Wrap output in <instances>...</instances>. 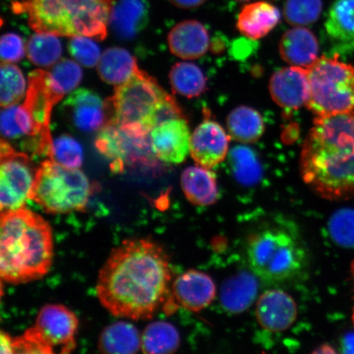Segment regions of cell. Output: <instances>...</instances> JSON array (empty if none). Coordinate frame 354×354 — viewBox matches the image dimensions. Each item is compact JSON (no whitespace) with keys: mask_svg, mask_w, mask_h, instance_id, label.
Returning a JSON list of instances; mask_svg holds the SVG:
<instances>
[{"mask_svg":"<svg viewBox=\"0 0 354 354\" xmlns=\"http://www.w3.org/2000/svg\"><path fill=\"white\" fill-rule=\"evenodd\" d=\"M171 279L165 250L149 239H132L111 252L99 273L97 295L114 317L150 319L165 302Z\"/></svg>","mask_w":354,"mask_h":354,"instance_id":"6da1fadb","label":"cell"},{"mask_svg":"<svg viewBox=\"0 0 354 354\" xmlns=\"http://www.w3.org/2000/svg\"><path fill=\"white\" fill-rule=\"evenodd\" d=\"M300 171L320 197L354 198V111L316 117L301 152Z\"/></svg>","mask_w":354,"mask_h":354,"instance_id":"7a4b0ae2","label":"cell"},{"mask_svg":"<svg viewBox=\"0 0 354 354\" xmlns=\"http://www.w3.org/2000/svg\"><path fill=\"white\" fill-rule=\"evenodd\" d=\"M52 229L41 216L26 209L1 212L0 275L11 284L39 280L50 271Z\"/></svg>","mask_w":354,"mask_h":354,"instance_id":"3957f363","label":"cell"},{"mask_svg":"<svg viewBox=\"0 0 354 354\" xmlns=\"http://www.w3.org/2000/svg\"><path fill=\"white\" fill-rule=\"evenodd\" d=\"M114 0H21L12 11L25 13L35 32L57 37H107Z\"/></svg>","mask_w":354,"mask_h":354,"instance_id":"277c9868","label":"cell"},{"mask_svg":"<svg viewBox=\"0 0 354 354\" xmlns=\"http://www.w3.org/2000/svg\"><path fill=\"white\" fill-rule=\"evenodd\" d=\"M174 98L156 80L140 68L130 80L115 88L105 101L108 122L140 136L150 135L160 122L162 111Z\"/></svg>","mask_w":354,"mask_h":354,"instance_id":"5b68a950","label":"cell"},{"mask_svg":"<svg viewBox=\"0 0 354 354\" xmlns=\"http://www.w3.org/2000/svg\"><path fill=\"white\" fill-rule=\"evenodd\" d=\"M246 256L255 275L266 282H286L299 276L306 266L307 254L291 230L269 227L250 234Z\"/></svg>","mask_w":354,"mask_h":354,"instance_id":"8992f818","label":"cell"},{"mask_svg":"<svg viewBox=\"0 0 354 354\" xmlns=\"http://www.w3.org/2000/svg\"><path fill=\"white\" fill-rule=\"evenodd\" d=\"M91 194L90 180L79 168L48 158L35 171L30 198L48 214H69L85 209Z\"/></svg>","mask_w":354,"mask_h":354,"instance_id":"52a82bcc","label":"cell"},{"mask_svg":"<svg viewBox=\"0 0 354 354\" xmlns=\"http://www.w3.org/2000/svg\"><path fill=\"white\" fill-rule=\"evenodd\" d=\"M307 69L310 97L308 109L316 116L354 111V66L337 55L322 56Z\"/></svg>","mask_w":354,"mask_h":354,"instance_id":"ba28073f","label":"cell"},{"mask_svg":"<svg viewBox=\"0 0 354 354\" xmlns=\"http://www.w3.org/2000/svg\"><path fill=\"white\" fill-rule=\"evenodd\" d=\"M95 140L98 151L111 161V169L121 172L126 167H157L150 135L140 136L107 122Z\"/></svg>","mask_w":354,"mask_h":354,"instance_id":"9c48e42d","label":"cell"},{"mask_svg":"<svg viewBox=\"0 0 354 354\" xmlns=\"http://www.w3.org/2000/svg\"><path fill=\"white\" fill-rule=\"evenodd\" d=\"M0 160V209L6 212L21 209L30 198L37 171L28 154L17 151L3 138Z\"/></svg>","mask_w":354,"mask_h":354,"instance_id":"30bf717a","label":"cell"},{"mask_svg":"<svg viewBox=\"0 0 354 354\" xmlns=\"http://www.w3.org/2000/svg\"><path fill=\"white\" fill-rule=\"evenodd\" d=\"M78 322L76 315L64 305L47 304L39 312L35 327L53 348L60 347L62 353H69L76 347Z\"/></svg>","mask_w":354,"mask_h":354,"instance_id":"8fae6325","label":"cell"},{"mask_svg":"<svg viewBox=\"0 0 354 354\" xmlns=\"http://www.w3.org/2000/svg\"><path fill=\"white\" fill-rule=\"evenodd\" d=\"M190 135L185 118H176L158 123L150 132L152 148L159 161L180 165L190 151Z\"/></svg>","mask_w":354,"mask_h":354,"instance_id":"7c38bea8","label":"cell"},{"mask_svg":"<svg viewBox=\"0 0 354 354\" xmlns=\"http://www.w3.org/2000/svg\"><path fill=\"white\" fill-rule=\"evenodd\" d=\"M229 141L219 123L206 119L192 135L189 153L198 165L210 169L227 157Z\"/></svg>","mask_w":354,"mask_h":354,"instance_id":"4fadbf2b","label":"cell"},{"mask_svg":"<svg viewBox=\"0 0 354 354\" xmlns=\"http://www.w3.org/2000/svg\"><path fill=\"white\" fill-rule=\"evenodd\" d=\"M269 91L281 108L288 111L302 108L310 97L307 69L291 66L277 71L270 80Z\"/></svg>","mask_w":354,"mask_h":354,"instance_id":"5bb4252c","label":"cell"},{"mask_svg":"<svg viewBox=\"0 0 354 354\" xmlns=\"http://www.w3.org/2000/svg\"><path fill=\"white\" fill-rule=\"evenodd\" d=\"M48 72L41 69L29 75L24 106L44 139L53 141L50 125L53 108L59 100L53 93L48 78Z\"/></svg>","mask_w":354,"mask_h":354,"instance_id":"9a60e30c","label":"cell"},{"mask_svg":"<svg viewBox=\"0 0 354 354\" xmlns=\"http://www.w3.org/2000/svg\"><path fill=\"white\" fill-rule=\"evenodd\" d=\"M64 112L78 130L86 132L100 131L108 122L105 101L87 88H78L66 97Z\"/></svg>","mask_w":354,"mask_h":354,"instance_id":"2e32d148","label":"cell"},{"mask_svg":"<svg viewBox=\"0 0 354 354\" xmlns=\"http://www.w3.org/2000/svg\"><path fill=\"white\" fill-rule=\"evenodd\" d=\"M256 317L265 330L284 331L294 324L297 317V306L294 299L286 292L268 290L257 302Z\"/></svg>","mask_w":354,"mask_h":354,"instance_id":"e0dca14e","label":"cell"},{"mask_svg":"<svg viewBox=\"0 0 354 354\" xmlns=\"http://www.w3.org/2000/svg\"><path fill=\"white\" fill-rule=\"evenodd\" d=\"M172 289L177 304L193 312L209 306L216 297L214 280L207 274L196 270L181 274L176 279Z\"/></svg>","mask_w":354,"mask_h":354,"instance_id":"ac0fdd59","label":"cell"},{"mask_svg":"<svg viewBox=\"0 0 354 354\" xmlns=\"http://www.w3.org/2000/svg\"><path fill=\"white\" fill-rule=\"evenodd\" d=\"M168 46L174 55L183 59H196L209 47V35L205 26L194 20L180 22L171 30Z\"/></svg>","mask_w":354,"mask_h":354,"instance_id":"d6986e66","label":"cell"},{"mask_svg":"<svg viewBox=\"0 0 354 354\" xmlns=\"http://www.w3.org/2000/svg\"><path fill=\"white\" fill-rule=\"evenodd\" d=\"M279 50L288 64L308 68L318 59L319 44L311 30L295 26L282 35Z\"/></svg>","mask_w":354,"mask_h":354,"instance_id":"ffe728a7","label":"cell"},{"mask_svg":"<svg viewBox=\"0 0 354 354\" xmlns=\"http://www.w3.org/2000/svg\"><path fill=\"white\" fill-rule=\"evenodd\" d=\"M148 19L144 0H118L111 12L109 26L118 38L131 39L145 28Z\"/></svg>","mask_w":354,"mask_h":354,"instance_id":"44dd1931","label":"cell"},{"mask_svg":"<svg viewBox=\"0 0 354 354\" xmlns=\"http://www.w3.org/2000/svg\"><path fill=\"white\" fill-rule=\"evenodd\" d=\"M281 12L273 4L259 1L248 4L239 15L237 28L245 37L259 39L276 28Z\"/></svg>","mask_w":354,"mask_h":354,"instance_id":"7402d4cb","label":"cell"},{"mask_svg":"<svg viewBox=\"0 0 354 354\" xmlns=\"http://www.w3.org/2000/svg\"><path fill=\"white\" fill-rule=\"evenodd\" d=\"M325 28L330 42L343 52L354 50V0H335Z\"/></svg>","mask_w":354,"mask_h":354,"instance_id":"603a6c76","label":"cell"},{"mask_svg":"<svg viewBox=\"0 0 354 354\" xmlns=\"http://www.w3.org/2000/svg\"><path fill=\"white\" fill-rule=\"evenodd\" d=\"M181 187L192 205L209 206L218 201V187L214 172L201 166L189 167L180 177Z\"/></svg>","mask_w":354,"mask_h":354,"instance_id":"cb8c5ba5","label":"cell"},{"mask_svg":"<svg viewBox=\"0 0 354 354\" xmlns=\"http://www.w3.org/2000/svg\"><path fill=\"white\" fill-rule=\"evenodd\" d=\"M138 68L135 57L125 48L119 47L106 50L97 64L100 77L115 86L130 80Z\"/></svg>","mask_w":354,"mask_h":354,"instance_id":"d4e9b609","label":"cell"},{"mask_svg":"<svg viewBox=\"0 0 354 354\" xmlns=\"http://www.w3.org/2000/svg\"><path fill=\"white\" fill-rule=\"evenodd\" d=\"M98 346L104 353H136L141 349V335L129 322H114L102 331Z\"/></svg>","mask_w":354,"mask_h":354,"instance_id":"484cf974","label":"cell"},{"mask_svg":"<svg viewBox=\"0 0 354 354\" xmlns=\"http://www.w3.org/2000/svg\"><path fill=\"white\" fill-rule=\"evenodd\" d=\"M227 124L230 136L240 143L256 142L264 132L262 116L258 111L247 106H240L232 111Z\"/></svg>","mask_w":354,"mask_h":354,"instance_id":"4316f807","label":"cell"},{"mask_svg":"<svg viewBox=\"0 0 354 354\" xmlns=\"http://www.w3.org/2000/svg\"><path fill=\"white\" fill-rule=\"evenodd\" d=\"M178 331L167 322L150 323L141 335V351L145 353H172L179 348Z\"/></svg>","mask_w":354,"mask_h":354,"instance_id":"83f0119b","label":"cell"},{"mask_svg":"<svg viewBox=\"0 0 354 354\" xmlns=\"http://www.w3.org/2000/svg\"><path fill=\"white\" fill-rule=\"evenodd\" d=\"M169 77L172 90L187 98H196L205 91V74L196 64L177 63L172 66Z\"/></svg>","mask_w":354,"mask_h":354,"instance_id":"f1b7e54d","label":"cell"},{"mask_svg":"<svg viewBox=\"0 0 354 354\" xmlns=\"http://www.w3.org/2000/svg\"><path fill=\"white\" fill-rule=\"evenodd\" d=\"M256 291L254 279L243 274L225 283L221 290V302L229 311L241 313L253 302Z\"/></svg>","mask_w":354,"mask_h":354,"instance_id":"f546056e","label":"cell"},{"mask_svg":"<svg viewBox=\"0 0 354 354\" xmlns=\"http://www.w3.org/2000/svg\"><path fill=\"white\" fill-rule=\"evenodd\" d=\"M26 52L28 59L34 65L50 66L59 61L63 48L57 35L37 32L29 38Z\"/></svg>","mask_w":354,"mask_h":354,"instance_id":"4dcf8cb0","label":"cell"},{"mask_svg":"<svg viewBox=\"0 0 354 354\" xmlns=\"http://www.w3.org/2000/svg\"><path fill=\"white\" fill-rule=\"evenodd\" d=\"M48 77L53 93L60 101L81 83L82 70L76 62L64 59L48 72Z\"/></svg>","mask_w":354,"mask_h":354,"instance_id":"1f68e13d","label":"cell"},{"mask_svg":"<svg viewBox=\"0 0 354 354\" xmlns=\"http://www.w3.org/2000/svg\"><path fill=\"white\" fill-rule=\"evenodd\" d=\"M26 82L19 66L2 63L0 68V104L2 108L15 105L24 99Z\"/></svg>","mask_w":354,"mask_h":354,"instance_id":"d6a6232c","label":"cell"},{"mask_svg":"<svg viewBox=\"0 0 354 354\" xmlns=\"http://www.w3.org/2000/svg\"><path fill=\"white\" fill-rule=\"evenodd\" d=\"M234 174L245 184L255 183L261 176V165L255 153L245 146H238L229 155Z\"/></svg>","mask_w":354,"mask_h":354,"instance_id":"836d02e7","label":"cell"},{"mask_svg":"<svg viewBox=\"0 0 354 354\" xmlns=\"http://www.w3.org/2000/svg\"><path fill=\"white\" fill-rule=\"evenodd\" d=\"M322 0H287L284 17L291 26H306L319 19Z\"/></svg>","mask_w":354,"mask_h":354,"instance_id":"e575fe53","label":"cell"},{"mask_svg":"<svg viewBox=\"0 0 354 354\" xmlns=\"http://www.w3.org/2000/svg\"><path fill=\"white\" fill-rule=\"evenodd\" d=\"M329 232L337 245L348 249L354 248V209L344 207L336 211L329 221Z\"/></svg>","mask_w":354,"mask_h":354,"instance_id":"d590c367","label":"cell"},{"mask_svg":"<svg viewBox=\"0 0 354 354\" xmlns=\"http://www.w3.org/2000/svg\"><path fill=\"white\" fill-rule=\"evenodd\" d=\"M52 160L68 168H79L82 165L83 149L76 140L63 135L53 140Z\"/></svg>","mask_w":354,"mask_h":354,"instance_id":"8d00e7d4","label":"cell"},{"mask_svg":"<svg viewBox=\"0 0 354 354\" xmlns=\"http://www.w3.org/2000/svg\"><path fill=\"white\" fill-rule=\"evenodd\" d=\"M68 50L80 64L88 68H94L100 59V48L90 37H73L68 44Z\"/></svg>","mask_w":354,"mask_h":354,"instance_id":"74e56055","label":"cell"},{"mask_svg":"<svg viewBox=\"0 0 354 354\" xmlns=\"http://www.w3.org/2000/svg\"><path fill=\"white\" fill-rule=\"evenodd\" d=\"M13 353H55L50 344L33 326L19 337L13 338Z\"/></svg>","mask_w":354,"mask_h":354,"instance_id":"f35d334b","label":"cell"},{"mask_svg":"<svg viewBox=\"0 0 354 354\" xmlns=\"http://www.w3.org/2000/svg\"><path fill=\"white\" fill-rule=\"evenodd\" d=\"M26 48L19 35L7 33L1 37L0 57L2 63L12 64L24 59Z\"/></svg>","mask_w":354,"mask_h":354,"instance_id":"ab89813d","label":"cell"},{"mask_svg":"<svg viewBox=\"0 0 354 354\" xmlns=\"http://www.w3.org/2000/svg\"><path fill=\"white\" fill-rule=\"evenodd\" d=\"M169 1L177 8L192 10L201 6L207 0H169Z\"/></svg>","mask_w":354,"mask_h":354,"instance_id":"60d3db41","label":"cell"},{"mask_svg":"<svg viewBox=\"0 0 354 354\" xmlns=\"http://www.w3.org/2000/svg\"><path fill=\"white\" fill-rule=\"evenodd\" d=\"M12 340L13 338L10 335L2 331L0 335V353H13Z\"/></svg>","mask_w":354,"mask_h":354,"instance_id":"b9f144b4","label":"cell"},{"mask_svg":"<svg viewBox=\"0 0 354 354\" xmlns=\"http://www.w3.org/2000/svg\"><path fill=\"white\" fill-rule=\"evenodd\" d=\"M343 347L344 353H354V335L345 336Z\"/></svg>","mask_w":354,"mask_h":354,"instance_id":"7bdbcfd3","label":"cell"},{"mask_svg":"<svg viewBox=\"0 0 354 354\" xmlns=\"http://www.w3.org/2000/svg\"><path fill=\"white\" fill-rule=\"evenodd\" d=\"M352 272H353V277H354V261H353V263L352 264ZM353 323H354V308H353Z\"/></svg>","mask_w":354,"mask_h":354,"instance_id":"ee69618b","label":"cell"},{"mask_svg":"<svg viewBox=\"0 0 354 354\" xmlns=\"http://www.w3.org/2000/svg\"><path fill=\"white\" fill-rule=\"evenodd\" d=\"M236 1H239V2H246V1H250V0H236Z\"/></svg>","mask_w":354,"mask_h":354,"instance_id":"f6af8a7d","label":"cell"}]
</instances>
